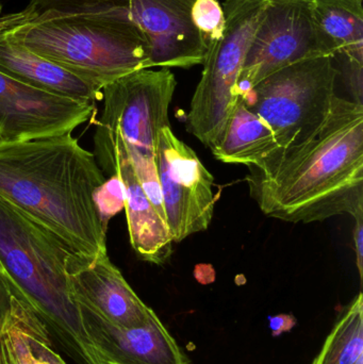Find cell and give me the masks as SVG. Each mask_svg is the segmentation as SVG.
Instances as JSON below:
<instances>
[{
	"mask_svg": "<svg viewBox=\"0 0 363 364\" xmlns=\"http://www.w3.org/2000/svg\"><path fill=\"white\" fill-rule=\"evenodd\" d=\"M269 218L322 222L363 210V106L336 96L306 140L269 160L249 178Z\"/></svg>",
	"mask_w": 363,
	"mask_h": 364,
	"instance_id": "obj_1",
	"label": "cell"
},
{
	"mask_svg": "<svg viewBox=\"0 0 363 364\" xmlns=\"http://www.w3.org/2000/svg\"><path fill=\"white\" fill-rule=\"evenodd\" d=\"M104 181L96 156L70 132L0 143V197L75 256L107 252V229L93 198Z\"/></svg>",
	"mask_w": 363,
	"mask_h": 364,
	"instance_id": "obj_2",
	"label": "cell"
},
{
	"mask_svg": "<svg viewBox=\"0 0 363 364\" xmlns=\"http://www.w3.org/2000/svg\"><path fill=\"white\" fill-rule=\"evenodd\" d=\"M72 252L0 197V273L12 294L30 306L65 352L98 364L70 293L65 263Z\"/></svg>",
	"mask_w": 363,
	"mask_h": 364,
	"instance_id": "obj_3",
	"label": "cell"
},
{
	"mask_svg": "<svg viewBox=\"0 0 363 364\" xmlns=\"http://www.w3.org/2000/svg\"><path fill=\"white\" fill-rule=\"evenodd\" d=\"M4 32L32 53L102 90L126 75L153 68L148 42L132 23L50 15L27 17L23 11V18Z\"/></svg>",
	"mask_w": 363,
	"mask_h": 364,
	"instance_id": "obj_4",
	"label": "cell"
},
{
	"mask_svg": "<svg viewBox=\"0 0 363 364\" xmlns=\"http://www.w3.org/2000/svg\"><path fill=\"white\" fill-rule=\"evenodd\" d=\"M266 0H226L221 38L207 43L202 78L185 119L188 132L210 149L238 100L245 57L261 21Z\"/></svg>",
	"mask_w": 363,
	"mask_h": 364,
	"instance_id": "obj_5",
	"label": "cell"
},
{
	"mask_svg": "<svg viewBox=\"0 0 363 364\" xmlns=\"http://www.w3.org/2000/svg\"><path fill=\"white\" fill-rule=\"evenodd\" d=\"M339 75L332 57L305 60L277 70L241 96L274 132L281 147L275 156L321 126L336 98Z\"/></svg>",
	"mask_w": 363,
	"mask_h": 364,
	"instance_id": "obj_6",
	"label": "cell"
},
{
	"mask_svg": "<svg viewBox=\"0 0 363 364\" xmlns=\"http://www.w3.org/2000/svg\"><path fill=\"white\" fill-rule=\"evenodd\" d=\"M338 53L323 31L313 0H266L238 81V96L277 70Z\"/></svg>",
	"mask_w": 363,
	"mask_h": 364,
	"instance_id": "obj_7",
	"label": "cell"
},
{
	"mask_svg": "<svg viewBox=\"0 0 363 364\" xmlns=\"http://www.w3.org/2000/svg\"><path fill=\"white\" fill-rule=\"evenodd\" d=\"M177 81L170 68L136 70L104 85L97 126L117 134L130 153L155 158L160 132L170 126L168 110Z\"/></svg>",
	"mask_w": 363,
	"mask_h": 364,
	"instance_id": "obj_8",
	"label": "cell"
},
{
	"mask_svg": "<svg viewBox=\"0 0 363 364\" xmlns=\"http://www.w3.org/2000/svg\"><path fill=\"white\" fill-rule=\"evenodd\" d=\"M155 162L164 213L174 243L207 230L215 214V178L170 126L160 132Z\"/></svg>",
	"mask_w": 363,
	"mask_h": 364,
	"instance_id": "obj_9",
	"label": "cell"
},
{
	"mask_svg": "<svg viewBox=\"0 0 363 364\" xmlns=\"http://www.w3.org/2000/svg\"><path fill=\"white\" fill-rule=\"evenodd\" d=\"M96 111L95 102L40 91L0 73V143L72 134Z\"/></svg>",
	"mask_w": 363,
	"mask_h": 364,
	"instance_id": "obj_10",
	"label": "cell"
},
{
	"mask_svg": "<svg viewBox=\"0 0 363 364\" xmlns=\"http://www.w3.org/2000/svg\"><path fill=\"white\" fill-rule=\"evenodd\" d=\"M95 146L106 170L121 179L132 248L142 260L163 264L173 252L172 235L166 218L158 211L136 176L125 145L117 134L97 126Z\"/></svg>",
	"mask_w": 363,
	"mask_h": 364,
	"instance_id": "obj_11",
	"label": "cell"
},
{
	"mask_svg": "<svg viewBox=\"0 0 363 364\" xmlns=\"http://www.w3.org/2000/svg\"><path fill=\"white\" fill-rule=\"evenodd\" d=\"M195 0H128L132 23L151 49V68H189L202 64L207 43L192 21Z\"/></svg>",
	"mask_w": 363,
	"mask_h": 364,
	"instance_id": "obj_12",
	"label": "cell"
},
{
	"mask_svg": "<svg viewBox=\"0 0 363 364\" xmlns=\"http://www.w3.org/2000/svg\"><path fill=\"white\" fill-rule=\"evenodd\" d=\"M65 271L75 304L89 308L115 326L141 327L155 314L113 264L108 252L93 259L72 254Z\"/></svg>",
	"mask_w": 363,
	"mask_h": 364,
	"instance_id": "obj_13",
	"label": "cell"
},
{
	"mask_svg": "<svg viewBox=\"0 0 363 364\" xmlns=\"http://www.w3.org/2000/svg\"><path fill=\"white\" fill-rule=\"evenodd\" d=\"M76 306L98 364H191L156 312L143 326L124 328Z\"/></svg>",
	"mask_w": 363,
	"mask_h": 364,
	"instance_id": "obj_14",
	"label": "cell"
},
{
	"mask_svg": "<svg viewBox=\"0 0 363 364\" xmlns=\"http://www.w3.org/2000/svg\"><path fill=\"white\" fill-rule=\"evenodd\" d=\"M21 17V12L13 13L11 21L0 28V73L55 95L91 102L102 100V90L99 87L32 53L4 32L6 28L18 23Z\"/></svg>",
	"mask_w": 363,
	"mask_h": 364,
	"instance_id": "obj_15",
	"label": "cell"
},
{
	"mask_svg": "<svg viewBox=\"0 0 363 364\" xmlns=\"http://www.w3.org/2000/svg\"><path fill=\"white\" fill-rule=\"evenodd\" d=\"M210 149L219 161L257 170L272 159L281 147L269 124L239 97Z\"/></svg>",
	"mask_w": 363,
	"mask_h": 364,
	"instance_id": "obj_16",
	"label": "cell"
},
{
	"mask_svg": "<svg viewBox=\"0 0 363 364\" xmlns=\"http://www.w3.org/2000/svg\"><path fill=\"white\" fill-rule=\"evenodd\" d=\"M0 364H67L53 348L44 322L14 294L0 329Z\"/></svg>",
	"mask_w": 363,
	"mask_h": 364,
	"instance_id": "obj_17",
	"label": "cell"
},
{
	"mask_svg": "<svg viewBox=\"0 0 363 364\" xmlns=\"http://www.w3.org/2000/svg\"><path fill=\"white\" fill-rule=\"evenodd\" d=\"M313 1L318 21L338 53L363 65V0Z\"/></svg>",
	"mask_w": 363,
	"mask_h": 364,
	"instance_id": "obj_18",
	"label": "cell"
},
{
	"mask_svg": "<svg viewBox=\"0 0 363 364\" xmlns=\"http://www.w3.org/2000/svg\"><path fill=\"white\" fill-rule=\"evenodd\" d=\"M363 356V296L359 293L339 316L313 364H355Z\"/></svg>",
	"mask_w": 363,
	"mask_h": 364,
	"instance_id": "obj_19",
	"label": "cell"
},
{
	"mask_svg": "<svg viewBox=\"0 0 363 364\" xmlns=\"http://www.w3.org/2000/svg\"><path fill=\"white\" fill-rule=\"evenodd\" d=\"M191 16L206 43L221 38L225 27V15L217 0H195Z\"/></svg>",
	"mask_w": 363,
	"mask_h": 364,
	"instance_id": "obj_20",
	"label": "cell"
},
{
	"mask_svg": "<svg viewBox=\"0 0 363 364\" xmlns=\"http://www.w3.org/2000/svg\"><path fill=\"white\" fill-rule=\"evenodd\" d=\"M93 198L100 220L107 229L111 218L125 208V192L119 177L113 174L102 182L94 192Z\"/></svg>",
	"mask_w": 363,
	"mask_h": 364,
	"instance_id": "obj_21",
	"label": "cell"
},
{
	"mask_svg": "<svg viewBox=\"0 0 363 364\" xmlns=\"http://www.w3.org/2000/svg\"><path fill=\"white\" fill-rule=\"evenodd\" d=\"M355 220L354 226L353 239L355 246L356 264L359 272L360 279L363 277V210L356 212L353 215Z\"/></svg>",
	"mask_w": 363,
	"mask_h": 364,
	"instance_id": "obj_22",
	"label": "cell"
},
{
	"mask_svg": "<svg viewBox=\"0 0 363 364\" xmlns=\"http://www.w3.org/2000/svg\"><path fill=\"white\" fill-rule=\"evenodd\" d=\"M269 328L272 333L273 337H279L285 333H289L296 327L298 320L293 314H277L270 316L268 318Z\"/></svg>",
	"mask_w": 363,
	"mask_h": 364,
	"instance_id": "obj_23",
	"label": "cell"
},
{
	"mask_svg": "<svg viewBox=\"0 0 363 364\" xmlns=\"http://www.w3.org/2000/svg\"><path fill=\"white\" fill-rule=\"evenodd\" d=\"M2 23V4H0V26H1Z\"/></svg>",
	"mask_w": 363,
	"mask_h": 364,
	"instance_id": "obj_24",
	"label": "cell"
},
{
	"mask_svg": "<svg viewBox=\"0 0 363 364\" xmlns=\"http://www.w3.org/2000/svg\"><path fill=\"white\" fill-rule=\"evenodd\" d=\"M355 364H363V356L360 357V358L356 361Z\"/></svg>",
	"mask_w": 363,
	"mask_h": 364,
	"instance_id": "obj_25",
	"label": "cell"
}]
</instances>
